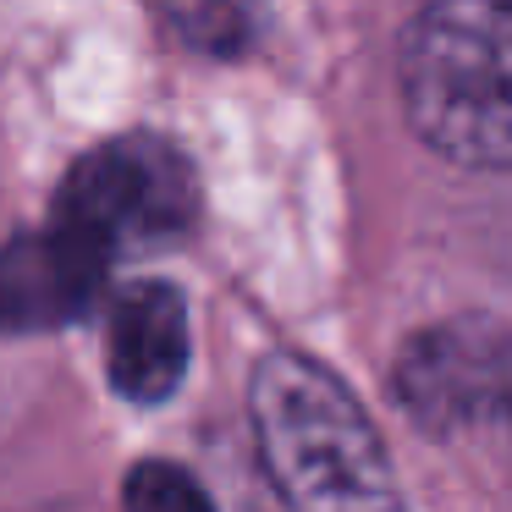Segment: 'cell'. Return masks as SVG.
<instances>
[{
    "label": "cell",
    "instance_id": "52a82bcc",
    "mask_svg": "<svg viewBox=\"0 0 512 512\" xmlns=\"http://www.w3.org/2000/svg\"><path fill=\"white\" fill-rule=\"evenodd\" d=\"M160 12L177 23L188 45L210 50V56H237L248 50L259 28V0H160Z\"/></svg>",
    "mask_w": 512,
    "mask_h": 512
},
{
    "label": "cell",
    "instance_id": "3957f363",
    "mask_svg": "<svg viewBox=\"0 0 512 512\" xmlns=\"http://www.w3.org/2000/svg\"><path fill=\"white\" fill-rule=\"evenodd\" d=\"M56 221L89 237L105 259L166 243L193 221V171L166 138H116L72 166L56 193Z\"/></svg>",
    "mask_w": 512,
    "mask_h": 512
},
{
    "label": "cell",
    "instance_id": "8992f818",
    "mask_svg": "<svg viewBox=\"0 0 512 512\" xmlns=\"http://www.w3.org/2000/svg\"><path fill=\"white\" fill-rule=\"evenodd\" d=\"M188 303L166 281L127 287L111 303V331H105V369L111 386L127 402H160L188 375Z\"/></svg>",
    "mask_w": 512,
    "mask_h": 512
},
{
    "label": "cell",
    "instance_id": "6da1fadb",
    "mask_svg": "<svg viewBox=\"0 0 512 512\" xmlns=\"http://www.w3.org/2000/svg\"><path fill=\"white\" fill-rule=\"evenodd\" d=\"M402 116L468 171H512V0H424L397 45Z\"/></svg>",
    "mask_w": 512,
    "mask_h": 512
},
{
    "label": "cell",
    "instance_id": "5b68a950",
    "mask_svg": "<svg viewBox=\"0 0 512 512\" xmlns=\"http://www.w3.org/2000/svg\"><path fill=\"white\" fill-rule=\"evenodd\" d=\"M105 270H111V259L61 221L17 237L0 254V331H34V325L83 314L100 292Z\"/></svg>",
    "mask_w": 512,
    "mask_h": 512
},
{
    "label": "cell",
    "instance_id": "7a4b0ae2",
    "mask_svg": "<svg viewBox=\"0 0 512 512\" xmlns=\"http://www.w3.org/2000/svg\"><path fill=\"white\" fill-rule=\"evenodd\" d=\"M254 441L281 501L303 512L397 507L391 457L358 397L303 353H270L254 369Z\"/></svg>",
    "mask_w": 512,
    "mask_h": 512
},
{
    "label": "cell",
    "instance_id": "277c9868",
    "mask_svg": "<svg viewBox=\"0 0 512 512\" xmlns=\"http://www.w3.org/2000/svg\"><path fill=\"white\" fill-rule=\"evenodd\" d=\"M391 397L424 435H474L512 419V325L446 314L402 342Z\"/></svg>",
    "mask_w": 512,
    "mask_h": 512
},
{
    "label": "cell",
    "instance_id": "ba28073f",
    "mask_svg": "<svg viewBox=\"0 0 512 512\" xmlns=\"http://www.w3.org/2000/svg\"><path fill=\"white\" fill-rule=\"evenodd\" d=\"M127 507H144V512H188V507H210V496L199 490V479H188L182 468L171 463H138L133 479H127Z\"/></svg>",
    "mask_w": 512,
    "mask_h": 512
}]
</instances>
